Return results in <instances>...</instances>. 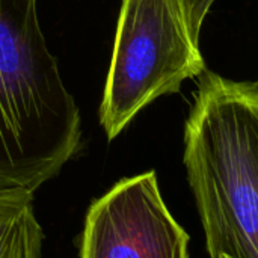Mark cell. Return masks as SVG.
Returning a JSON list of instances; mask_svg holds the SVG:
<instances>
[{
    "label": "cell",
    "instance_id": "obj_1",
    "mask_svg": "<svg viewBox=\"0 0 258 258\" xmlns=\"http://www.w3.org/2000/svg\"><path fill=\"white\" fill-rule=\"evenodd\" d=\"M80 141V112L47 47L38 0H0V194L33 195Z\"/></svg>",
    "mask_w": 258,
    "mask_h": 258
},
{
    "label": "cell",
    "instance_id": "obj_2",
    "mask_svg": "<svg viewBox=\"0 0 258 258\" xmlns=\"http://www.w3.org/2000/svg\"><path fill=\"white\" fill-rule=\"evenodd\" d=\"M184 165L210 258H258V83L200 76Z\"/></svg>",
    "mask_w": 258,
    "mask_h": 258
},
{
    "label": "cell",
    "instance_id": "obj_3",
    "mask_svg": "<svg viewBox=\"0 0 258 258\" xmlns=\"http://www.w3.org/2000/svg\"><path fill=\"white\" fill-rule=\"evenodd\" d=\"M215 0H122L100 124L115 139L159 97L177 94L200 77L203 23Z\"/></svg>",
    "mask_w": 258,
    "mask_h": 258
},
{
    "label": "cell",
    "instance_id": "obj_4",
    "mask_svg": "<svg viewBox=\"0 0 258 258\" xmlns=\"http://www.w3.org/2000/svg\"><path fill=\"white\" fill-rule=\"evenodd\" d=\"M187 245L150 171L121 180L92 203L80 258H189Z\"/></svg>",
    "mask_w": 258,
    "mask_h": 258
},
{
    "label": "cell",
    "instance_id": "obj_5",
    "mask_svg": "<svg viewBox=\"0 0 258 258\" xmlns=\"http://www.w3.org/2000/svg\"><path fill=\"white\" fill-rule=\"evenodd\" d=\"M41 246L32 194H0V258H39Z\"/></svg>",
    "mask_w": 258,
    "mask_h": 258
},
{
    "label": "cell",
    "instance_id": "obj_6",
    "mask_svg": "<svg viewBox=\"0 0 258 258\" xmlns=\"http://www.w3.org/2000/svg\"><path fill=\"white\" fill-rule=\"evenodd\" d=\"M219 258H230V257H225V255H221V257Z\"/></svg>",
    "mask_w": 258,
    "mask_h": 258
}]
</instances>
